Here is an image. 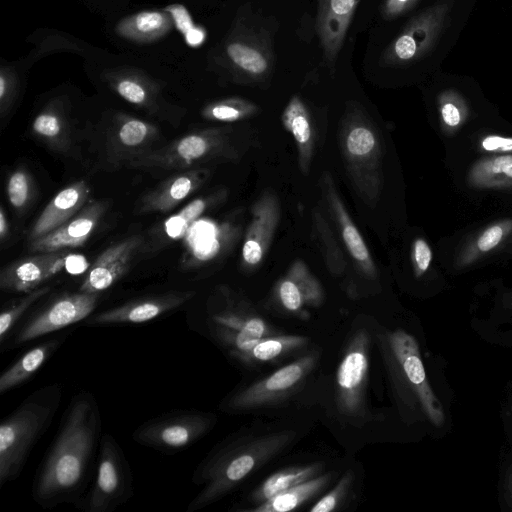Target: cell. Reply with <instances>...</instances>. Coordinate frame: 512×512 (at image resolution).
I'll list each match as a JSON object with an SVG mask.
<instances>
[{
    "label": "cell",
    "mask_w": 512,
    "mask_h": 512,
    "mask_svg": "<svg viewBox=\"0 0 512 512\" xmlns=\"http://www.w3.org/2000/svg\"><path fill=\"white\" fill-rule=\"evenodd\" d=\"M50 291L51 288L49 286H41L31 292L24 293L23 297L2 309L0 314L1 346H4L5 342L8 341L11 332L23 315Z\"/></svg>",
    "instance_id": "74e56055"
},
{
    "label": "cell",
    "mask_w": 512,
    "mask_h": 512,
    "mask_svg": "<svg viewBox=\"0 0 512 512\" xmlns=\"http://www.w3.org/2000/svg\"><path fill=\"white\" fill-rule=\"evenodd\" d=\"M228 197L226 188H218L206 195L195 198L177 213L169 216L153 230V244L157 248L183 239L190 227L204 214L220 205Z\"/></svg>",
    "instance_id": "484cf974"
},
{
    "label": "cell",
    "mask_w": 512,
    "mask_h": 512,
    "mask_svg": "<svg viewBox=\"0 0 512 512\" xmlns=\"http://www.w3.org/2000/svg\"><path fill=\"white\" fill-rule=\"evenodd\" d=\"M173 24L167 11L147 10L123 18L116 25L115 31L129 41L152 43L171 32Z\"/></svg>",
    "instance_id": "f1b7e54d"
},
{
    "label": "cell",
    "mask_w": 512,
    "mask_h": 512,
    "mask_svg": "<svg viewBox=\"0 0 512 512\" xmlns=\"http://www.w3.org/2000/svg\"><path fill=\"white\" fill-rule=\"evenodd\" d=\"M6 193L10 205L17 213H24L36 197V186L30 172L19 166L7 177Z\"/></svg>",
    "instance_id": "8d00e7d4"
},
{
    "label": "cell",
    "mask_w": 512,
    "mask_h": 512,
    "mask_svg": "<svg viewBox=\"0 0 512 512\" xmlns=\"http://www.w3.org/2000/svg\"><path fill=\"white\" fill-rule=\"evenodd\" d=\"M33 136L50 150L66 155L73 145L72 126L63 100L53 99L32 122Z\"/></svg>",
    "instance_id": "4316f807"
},
{
    "label": "cell",
    "mask_w": 512,
    "mask_h": 512,
    "mask_svg": "<svg viewBox=\"0 0 512 512\" xmlns=\"http://www.w3.org/2000/svg\"><path fill=\"white\" fill-rule=\"evenodd\" d=\"M338 143L354 190L374 209L384 187V146L378 127L359 103L346 105L338 129Z\"/></svg>",
    "instance_id": "277c9868"
},
{
    "label": "cell",
    "mask_w": 512,
    "mask_h": 512,
    "mask_svg": "<svg viewBox=\"0 0 512 512\" xmlns=\"http://www.w3.org/2000/svg\"><path fill=\"white\" fill-rule=\"evenodd\" d=\"M215 415L196 410H174L151 418L133 432V440L145 447L176 452L190 447L214 426Z\"/></svg>",
    "instance_id": "9c48e42d"
},
{
    "label": "cell",
    "mask_w": 512,
    "mask_h": 512,
    "mask_svg": "<svg viewBox=\"0 0 512 512\" xmlns=\"http://www.w3.org/2000/svg\"><path fill=\"white\" fill-rule=\"evenodd\" d=\"M267 32L238 23L224 40L220 64L241 83H259L268 79L274 57Z\"/></svg>",
    "instance_id": "52a82bcc"
},
{
    "label": "cell",
    "mask_w": 512,
    "mask_h": 512,
    "mask_svg": "<svg viewBox=\"0 0 512 512\" xmlns=\"http://www.w3.org/2000/svg\"><path fill=\"white\" fill-rule=\"evenodd\" d=\"M314 355H305L276 370L266 378L235 393L226 401L228 410H247L267 404L292 391L315 364Z\"/></svg>",
    "instance_id": "2e32d148"
},
{
    "label": "cell",
    "mask_w": 512,
    "mask_h": 512,
    "mask_svg": "<svg viewBox=\"0 0 512 512\" xmlns=\"http://www.w3.org/2000/svg\"><path fill=\"white\" fill-rule=\"evenodd\" d=\"M359 0H319L317 33L326 62L333 67Z\"/></svg>",
    "instance_id": "d4e9b609"
},
{
    "label": "cell",
    "mask_w": 512,
    "mask_h": 512,
    "mask_svg": "<svg viewBox=\"0 0 512 512\" xmlns=\"http://www.w3.org/2000/svg\"><path fill=\"white\" fill-rule=\"evenodd\" d=\"M103 79L119 97L150 116L173 125H178L184 116L181 107L172 105L164 99L160 84L143 72L114 69L105 72Z\"/></svg>",
    "instance_id": "4fadbf2b"
},
{
    "label": "cell",
    "mask_w": 512,
    "mask_h": 512,
    "mask_svg": "<svg viewBox=\"0 0 512 512\" xmlns=\"http://www.w3.org/2000/svg\"><path fill=\"white\" fill-rule=\"evenodd\" d=\"M318 185L327 213L355 266L365 277L375 279L377 268L370 250L350 217L332 175L328 171H323Z\"/></svg>",
    "instance_id": "9a60e30c"
},
{
    "label": "cell",
    "mask_w": 512,
    "mask_h": 512,
    "mask_svg": "<svg viewBox=\"0 0 512 512\" xmlns=\"http://www.w3.org/2000/svg\"><path fill=\"white\" fill-rule=\"evenodd\" d=\"M143 245L141 235H131L110 245L88 268L78 291L100 294L112 287L130 270Z\"/></svg>",
    "instance_id": "d6986e66"
},
{
    "label": "cell",
    "mask_w": 512,
    "mask_h": 512,
    "mask_svg": "<svg viewBox=\"0 0 512 512\" xmlns=\"http://www.w3.org/2000/svg\"><path fill=\"white\" fill-rule=\"evenodd\" d=\"M53 383L28 395L0 425V488L20 475L33 447L49 428L62 398Z\"/></svg>",
    "instance_id": "5b68a950"
},
{
    "label": "cell",
    "mask_w": 512,
    "mask_h": 512,
    "mask_svg": "<svg viewBox=\"0 0 512 512\" xmlns=\"http://www.w3.org/2000/svg\"><path fill=\"white\" fill-rule=\"evenodd\" d=\"M252 144L250 132L231 124L189 132L132 160L144 171H180L210 163L237 162Z\"/></svg>",
    "instance_id": "7a4b0ae2"
},
{
    "label": "cell",
    "mask_w": 512,
    "mask_h": 512,
    "mask_svg": "<svg viewBox=\"0 0 512 512\" xmlns=\"http://www.w3.org/2000/svg\"><path fill=\"white\" fill-rule=\"evenodd\" d=\"M19 93V79L8 66L0 70V117L5 121L13 110Z\"/></svg>",
    "instance_id": "ab89813d"
},
{
    "label": "cell",
    "mask_w": 512,
    "mask_h": 512,
    "mask_svg": "<svg viewBox=\"0 0 512 512\" xmlns=\"http://www.w3.org/2000/svg\"><path fill=\"white\" fill-rule=\"evenodd\" d=\"M322 469V463H312L277 471L258 486L250 498L255 504H261L277 494L319 475Z\"/></svg>",
    "instance_id": "d6a6232c"
},
{
    "label": "cell",
    "mask_w": 512,
    "mask_h": 512,
    "mask_svg": "<svg viewBox=\"0 0 512 512\" xmlns=\"http://www.w3.org/2000/svg\"><path fill=\"white\" fill-rule=\"evenodd\" d=\"M11 225L3 206L0 208V242L2 246L9 243L11 239Z\"/></svg>",
    "instance_id": "c3c4849f"
},
{
    "label": "cell",
    "mask_w": 512,
    "mask_h": 512,
    "mask_svg": "<svg viewBox=\"0 0 512 512\" xmlns=\"http://www.w3.org/2000/svg\"><path fill=\"white\" fill-rule=\"evenodd\" d=\"M503 237V229L500 226H492L484 231L477 241V247L482 252H487L498 245Z\"/></svg>",
    "instance_id": "bcb514c9"
},
{
    "label": "cell",
    "mask_w": 512,
    "mask_h": 512,
    "mask_svg": "<svg viewBox=\"0 0 512 512\" xmlns=\"http://www.w3.org/2000/svg\"><path fill=\"white\" fill-rule=\"evenodd\" d=\"M195 292L170 291L133 299L85 319L87 326L139 324L154 320L183 306Z\"/></svg>",
    "instance_id": "e0dca14e"
},
{
    "label": "cell",
    "mask_w": 512,
    "mask_h": 512,
    "mask_svg": "<svg viewBox=\"0 0 512 512\" xmlns=\"http://www.w3.org/2000/svg\"><path fill=\"white\" fill-rule=\"evenodd\" d=\"M100 434L96 398L89 391L78 392L70 400L34 477L32 496L38 505L51 508L75 502L88 480Z\"/></svg>",
    "instance_id": "6da1fadb"
},
{
    "label": "cell",
    "mask_w": 512,
    "mask_h": 512,
    "mask_svg": "<svg viewBox=\"0 0 512 512\" xmlns=\"http://www.w3.org/2000/svg\"><path fill=\"white\" fill-rule=\"evenodd\" d=\"M442 100L441 116L443 121L448 126H457L461 121V112L457 103H455V95L447 93L445 96H443Z\"/></svg>",
    "instance_id": "f6af8a7d"
},
{
    "label": "cell",
    "mask_w": 512,
    "mask_h": 512,
    "mask_svg": "<svg viewBox=\"0 0 512 512\" xmlns=\"http://www.w3.org/2000/svg\"><path fill=\"white\" fill-rule=\"evenodd\" d=\"M281 121L294 138L300 172L307 176L315 151L316 134L309 110L299 96L290 98L282 112Z\"/></svg>",
    "instance_id": "83f0119b"
},
{
    "label": "cell",
    "mask_w": 512,
    "mask_h": 512,
    "mask_svg": "<svg viewBox=\"0 0 512 512\" xmlns=\"http://www.w3.org/2000/svg\"><path fill=\"white\" fill-rule=\"evenodd\" d=\"M99 295L78 291L58 296L33 314L10 344L18 346L87 319L96 308Z\"/></svg>",
    "instance_id": "8fae6325"
},
{
    "label": "cell",
    "mask_w": 512,
    "mask_h": 512,
    "mask_svg": "<svg viewBox=\"0 0 512 512\" xmlns=\"http://www.w3.org/2000/svg\"><path fill=\"white\" fill-rule=\"evenodd\" d=\"M482 147L486 151H512V138L490 135L483 139Z\"/></svg>",
    "instance_id": "7dc6e473"
},
{
    "label": "cell",
    "mask_w": 512,
    "mask_h": 512,
    "mask_svg": "<svg viewBox=\"0 0 512 512\" xmlns=\"http://www.w3.org/2000/svg\"><path fill=\"white\" fill-rule=\"evenodd\" d=\"M244 212L235 209L223 217L198 219L183 238L181 268L202 269L224 260L242 237Z\"/></svg>",
    "instance_id": "8992f818"
},
{
    "label": "cell",
    "mask_w": 512,
    "mask_h": 512,
    "mask_svg": "<svg viewBox=\"0 0 512 512\" xmlns=\"http://www.w3.org/2000/svg\"><path fill=\"white\" fill-rule=\"evenodd\" d=\"M274 295L289 312L299 313L305 307H319L324 289L302 259H296L276 283Z\"/></svg>",
    "instance_id": "603a6c76"
},
{
    "label": "cell",
    "mask_w": 512,
    "mask_h": 512,
    "mask_svg": "<svg viewBox=\"0 0 512 512\" xmlns=\"http://www.w3.org/2000/svg\"><path fill=\"white\" fill-rule=\"evenodd\" d=\"M307 341L306 337L300 335H270L262 338L247 350L235 352L231 355L245 362H269L304 346Z\"/></svg>",
    "instance_id": "e575fe53"
},
{
    "label": "cell",
    "mask_w": 512,
    "mask_h": 512,
    "mask_svg": "<svg viewBox=\"0 0 512 512\" xmlns=\"http://www.w3.org/2000/svg\"><path fill=\"white\" fill-rule=\"evenodd\" d=\"M419 0H384L381 7V14L387 20L395 19L410 9Z\"/></svg>",
    "instance_id": "ee69618b"
},
{
    "label": "cell",
    "mask_w": 512,
    "mask_h": 512,
    "mask_svg": "<svg viewBox=\"0 0 512 512\" xmlns=\"http://www.w3.org/2000/svg\"><path fill=\"white\" fill-rule=\"evenodd\" d=\"M472 181L482 186L505 184L512 181V155L500 156L477 165Z\"/></svg>",
    "instance_id": "f35d334b"
},
{
    "label": "cell",
    "mask_w": 512,
    "mask_h": 512,
    "mask_svg": "<svg viewBox=\"0 0 512 512\" xmlns=\"http://www.w3.org/2000/svg\"><path fill=\"white\" fill-rule=\"evenodd\" d=\"M161 131L146 120L117 112L107 127L105 158L112 167L126 166L134 159L157 148Z\"/></svg>",
    "instance_id": "7c38bea8"
},
{
    "label": "cell",
    "mask_w": 512,
    "mask_h": 512,
    "mask_svg": "<svg viewBox=\"0 0 512 512\" xmlns=\"http://www.w3.org/2000/svg\"><path fill=\"white\" fill-rule=\"evenodd\" d=\"M390 343L392 351L401 364L408 380L417 388L428 412L431 415L434 414L431 394L426 384L425 370L419 357L417 342L411 335L397 330L390 336Z\"/></svg>",
    "instance_id": "f546056e"
},
{
    "label": "cell",
    "mask_w": 512,
    "mask_h": 512,
    "mask_svg": "<svg viewBox=\"0 0 512 512\" xmlns=\"http://www.w3.org/2000/svg\"><path fill=\"white\" fill-rule=\"evenodd\" d=\"M332 473L319 474L276 496L248 509L253 512H287L293 510L321 492L330 482Z\"/></svg>",
    "instance_id": "1f68e13d"
},
{
    "label": "cell",
    "mask_w": 512,
    "mask_h": 512,
    "mask_svg": "<svg viewBox=\"0 0 512 512\" xmlns=\"http://www.w3.org/2000/svg\"><path fill=\"white\" fill-rule=\"evenodd\" d=\"M369 337L361 330L352 338L337 371L338 404L346 414H357L364 404Z\"/></svg>",
    "instance_id": "ac0fdd59"
},
{
    "label": "cell",
    "mask_w": 512,
    "mask_h": 512,
    "mask_svg": "<svg viewBox=\"0 0 512 512\" xmlns=\"http://www.w3.org/2000/svg\"><path fill=\"white\" fill-rule=\"evenodd\" d=\"M454 0H440L413 17L384 50L386 66L411 64L428 54L438 41Z\"/></svg>",
    "instance_id": "30bf717a"
},
{
    "label": "cell",
    "mask_w": 512,
    "mask_h": 512,
    "mask_svg": "<svg viewBox=\"0 0 512 512\" xmlns=\"http://www.w3.org/2000/svg\"><path fill=\"white\" fill-rule=\"evenodd\" d=\"M413 263L417 274L425 272L432 258L431 249L425 240L418 238L413 244L412 250Z\"/></svg>",
    "instance_id": "7bdbcfd3"
},
{
    "label": "cell",
    "mask_w": 512,
    "mask_h": 512,
    "mask_svg": "<svg viewBox=\"0 0 512 512\" xmlns=\"http://www.w3.org/2000/svg\"><path fill=\"white\" fill-rule=\"evenodd\" d=\"M294 432H278L251 442L232 443L218 448L202 461L192 482L201 486L190 501L187 512L212 504L232 490L240 481L283 449Z\"/></svg>",
    "instance_id": "3957f363"
},
{
    "label": "cell",
    "mask_w": 512,
    "mask_h": 512,
    "mask_svg": "<svg viewBox=\"0 0 512 512\" xmlns=\"http://www.w3.org/2000/svg\"><path fill=\"white\" fill-rule=\"evenodd\" d=\"M132 495L129 463L115 438L106 433L99 443L97 472L84 509L87 512H113Z\"/></svg>",
    "instance_id": "ba28073f"
},
{
    "label": "cell",
    "mask_w": 512,
    "mask_h": 512,
    "mask_svg": "<svg viewBox=\"0 0 512 512\" xmlns=\"http://www.w3.org/2000/svg\"><path fill=\"white\" fill-rule=\"evenodd\" d=\"M251 218L244 231L240 266L253 272L264 261L281 217L280 201L271 189L264 190L251 206Z\"/></svg>",
    "instance_id": "5bb4252c"
},
{
    "label": "cell",
    "mask_w": 512,
    "mask_h": 512,
    "mask_svg": "<svg viewBox=\"0 0 512 512\" xmlns=\"http://www.w3.org/2000/svg\"><path fill=\"white\" fill-rule=\"evenodd\" d=\"M167 11L179 31L183 33L190 45H197L202 40L200 30L194 28L193 22L187 10L180 5H172L164 9Z\"/></svg>",
    "instance_id": "b9f144b4"
},
{
    "label": "cell",
    "mask_w": 512,
    "mask_h": 512,
    "mask_svg": "<svg viewBox=\"0 0 512 512\" xmlns=\"http://www.w3.org/2000/svg\"><path fill=\"white\" fill-rule=\"evenodd\" d=\"M353 475L347 471L339 480L337 485L325 494L311 509V512H330L336 509L346 495L352 482Z\"/></svg>",
    "instance_id": "60d3db41"
},
{
    "label": "cell",
    "mask_w": 512,
    "mask_h": 512,
    "mask_svg": "<svg viewBox=\"0 0 512 512\" xmlns=\"http://www.w3.org/2000/svg\"><path fill=\"white\" fill-rule=\"evenodd\" d=\"M63 341L62 337L40 343L4 370L0 376V394H4L29 380L51 357Z\"/></svg>",
    "instance_id": "4dcf8cb0"
},
{
    "label": "cell",
    "mask_w": 512,
    "mask_h": 512,
    "mask_svg": "<svg viewBox=\"0 0 512 512\" xmlns=\"http://www.w3.org/2000/svg\"><path fill=\"white\" fill-rule=\"evenodd\" d=\"M210 175L208 167L175 171L140 198L136 213H169L201 188Z\"/></svg>",
    "instance_id": "7402d4cb"
},
{
    "label": "cell",
    "mask_w": 512,
    "mask_h": 512,
    "mask_svg": "<svg viewBox=\"0 0 512 512\" xmlns=\"http://www.w3.org/2000/svg\"><path fill=\"white\" fill-rule=\"evenodd\" d=\"M259 110L258 105L247 99L228 97L206 104L201 116L208 121L232 124L253 117Z\"/></svg>",
    "instance_id": "d590c367"
},
{
    "label": "cell",
    "mask_w": 512,
    "mask_h": 512,
    "mask_svg": "<svg viewBox=\"0 0 512 512\" xmlns=\"http://www.w3.org/2000/svg\"><path fill=\"white\" fill-rule=\"evenodd\" d=\"M108 200L89 201L76 215L57 229L28 242L33 253L69 250L84 245L93 235L106 214Z\"/></svg>",
    "instance_id": "ffe728a7"
},
{
    "label": "cell",
    "mask_w": 512,
    "mask_h": 512,
    "mask_svg": "<svg viewBox=\"0 0 512 512\" xmlns=\"http://www.w3.org/2000/svg\"><path fill=\"white\" fill-rule=\"evenodd\" d=\"M69 250L34 253L5 266L0 288L7 292L28 293L59 273L67 263Z\"/></svg>",
    "instance_id": "44dd1931"
},
{
    "label": "cell",
    "mask_w": 512,
    "mask_h": 512,
    "mask_svg": "<svg viewBox=\"0 0 512 512\" xmlns=\"http://www.w3.org/2000/svg\"><path fill=\"white\" fill-rule=\"evenodd\" d=\"M91 188L87 181L78 180L60 190L44 207L28 233V242L57 229L88 202Z\"/></svg>",
    "instance_id": "cb8c5ba5"
},
{
    "label": "cell",
    "mask_w": 512,
    "mask_h": 512,
    "mask_svg": "<svg viewBox=\"0 0 512 512\" xmlns=\"http://www.w3.org/2000/svg\"><path fill=\"white\" fill-rule=\"evenodd\" d=\"M312 235L329 272L334 276L342 275L347 267L346 259L331 226L318 207L312 210Z\"/></svg>",
    "instance_id": "836d02e7"
}]
</instances>
